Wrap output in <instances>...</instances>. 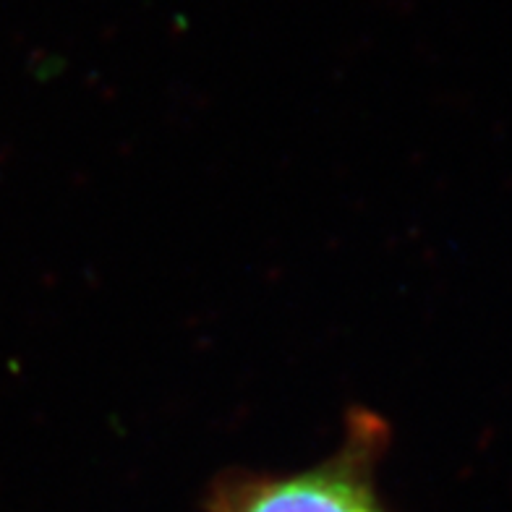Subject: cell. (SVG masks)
Masks as SVG:
<instances>
[{"label": "cell", "mask_w": 512, "mask_h": 512, "mask_svg": "<svg viewBox=\"0 0 512 512\" xmlns=\"http://www.w3.org/2000/svg\"><path fill=\"white\" fill-rule=\"evenodd\" d=\"M390 426L369 408H351L337 450L293 473H220L204 497V512H390L379 492V463Z\"/></svg>", "instance_id": "obj_1"}]
</instances>
